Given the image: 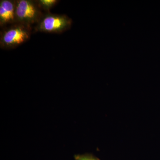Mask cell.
<instances>
[{
    "mask_svg": "<svg viewBox=\"0 0 160 160\" xmlns=\"http://www.w3.org/2000/svg\"><path fill=\"white\" fill-rule=\"evenodd\" d=\"M31 26L15 23L1 31L0 46L4 49H11L26 42L30 38Z\"/></svg>",
    "mask_w": 160,
    "mask_h": 160,
    "instance_id": "1",
    "label": "cell"
},
{
    "mask_svg": "<svg viewBox=\"0 0 160 160\" xmlns=\"http://www.w3.org/2000/svg\"><path fill=\"white\" fill-rule=\"evenodd\" d=\"M43 15L37 1H15L16 23L31 26L35 23L37 24Z\"/></svg>",
    "mask_w": 160,
    "mask_h": 160,
    "instance_id": "2",
    "label": "cell"
},
{
    "mask_svg": "<svg viewBox=\"0 0 160 160\" xmlns=\"http://www.w3.org/2000/svg\"><path fill=\"white\" fill-rule=\"evenodd\" d=\"M72 20L65 15L52 14L48 12L43 15L35 28L36 32L61 33L71 27Z\"/></svg>",
    "mask_w": 160,
    "mask_h": 160,
    "instance_id": "3",
    "label": "cell"
},
{
    "mask_svg": "<svg viewBox=\"0 0 160 160\" xmlns=\"http://www.w3.org/2000/svg\"><path fill=\"white\" fill-rule=\"evenodd\" d=\"M16 23L15 1H0V26L1 27Z\"/></svg>",
    "mask_w": 160,
    "mask_h": 160,
    "instance_id": "4",
    "label": "cell"
},
{
    "mask_svg": "<svg viewBox=\"0 0 160 160\" xmlns=\"http://www.w3.org/2000/svg\"><path fill=\"white\" fill-rule=\"evenodd\" d=\"M40 9L49 12V10L54 7L58 3L57 0H39L37 1Z\"/></svg>",
    "mask_w": 160,
    "mask_h": 160,
    "instance_id": "5",
    "label": "cell"
},
{
    "mask_svg": "<svg viewBox=\"0 0 160 160\" xmlns=\"http://www.w3.org/2000/svg\"><path fill=\"white\" fill-rule=\"evenodd\" d=\"M75 160H100L98 158L90 154H78L74 156Z\"/></svg>",
    "mask_w": 160,
    "mask_h": 160,
    "instance_id": "6",
    "label": "cell"
}]
</instances>
